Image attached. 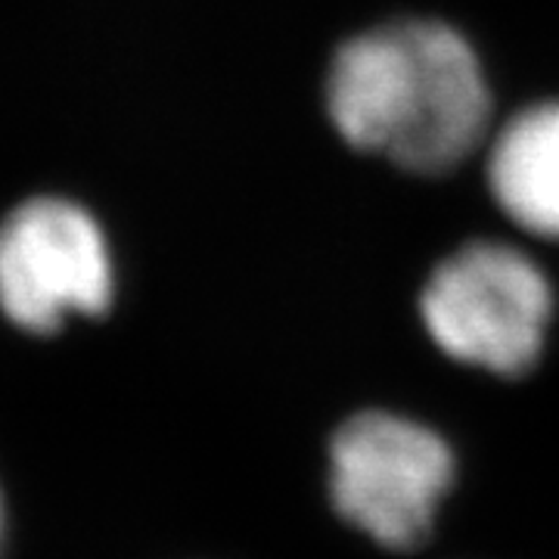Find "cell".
<instances>
[{
  "label": "cell",
  "instance_id": "obj_1",
  "mask_svg": "<svg viewBox=\"0 0 559 559\" xmlns=\"http://www.w3.org/2000/svg\"><path fill=\"white\" fill-rule=\"evenodd\" d=\"M336 134L414 175H448L491 128L479 53L454 25L395 20L336 50L323 84Z\"/></svg>",
  "mask_w": 559,
  "mask_h": 559
},
{
  "label": "cell",
  "instance_id": "obj_2",
  "mask_svg": "<svg viewBox=\"0 0 559 559\" xmlns=\"http://www.w3.org/2000/svg\"><path fill=\"white\" fill-rule=\"evenodd\" d=\"M419 314L448 358L498 377H522L544 352L554 289L528 252L473 240L429 274Z\"/></svg>",
  "mask_w": 559,
  "mask_h": 559
},
{
  "label": "cell",
  "instance_id": "obj_3",
  "mask_svg": "<svg viewBox=\"0 0 559 559\" xmlns=\"http://www.w3.org/2000/svg\"><path fill=\"white\" fill-rule=\"evenodd\" d=\"M112 299V252L84 205L38 197L0 221V311L10 323L50 336L69 318H100Z\"/></svg>",
  "mask_w": 559,
  "mask_h": 559
},
{
  "label": "cell",
  "instance_id": "obj_4",
  "mask_svg": "<svg viewBox=\"0 0 559 559\" xmlns=\"http://www.w3.org/2000/svg\"><path fill=\"white\" fill-rule=\"evenodd\" d=\"M451 479V448L414 419L370 411L333 439V503L342 520L389 550H411L429 535Z\"/></svg>",
  "mask_w": 559,
  "mask_h": 559
},
{
  "label": "cell",
  "instance_id": "obj_5",
  "mask_svg": "<svg viewBox=\"0 0 559 559\" xmlns=\"http://www.w3.org/2000/svg\"><path fill=\"white\" fill-rule=\"evenodd\" d=\"M491 200L520 230L559 242V100L525 106L488 146Z\"/></svg>",
  "mask_w": 559,
  "mask_h": 559
},
{
  "label": "cell",
  "instance_id": "obj_6",
  "mask_svg": "<svg viewBox=\"0 0 559 559\" xmlns=\"http://www.w3.org/2000/svg\"><path fill=\"white\" fill-rule=\"evenodd\" d=\"M3 522H7V516H3V495H0V540H3Z\"/></svg>",
  "mask_w": 559,
  "mask_h": 559
}]
</instances>
